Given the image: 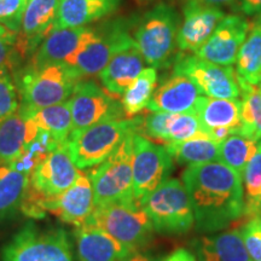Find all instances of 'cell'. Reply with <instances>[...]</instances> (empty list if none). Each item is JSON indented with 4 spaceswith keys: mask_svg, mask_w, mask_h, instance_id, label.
<instances>
[{
    "mask_svg": "<svg viewBox=\"0 0 261 261\" xmlns=\"http://www.w3.org/2000/svg\"><path fill=\"white\" fill-rule=\"evenodd\" d=\"M181 182L201 232H220L244 217L242 177L224 163L189 166L181 173Z\"/></svg>",
    "mask_w": 261,
    "mask_h": 261,
    "instance_id": "1",
    "label": "cell"
},
{
    "mask_svg": "<svg viewBox=\"0 0 261 261\" xmlns=\"http://www.w3.org/2000/svg\"><path fill=\"white\" fill-rule=\"evenodd\" d=\"M180 17L173 6L159 3L145 12L133 32V40L151 68L165 69L174 62Z\"/></svg>",
    "mask_w": 261,
    "mask_h": 261,
    "instance_id": "2",
    "label": "cell"
},
{
    "mask_svg": "<svg viewBox=\"0 0 261 261\" xmlns=\"http://www.w3.org/2000/svg\"><path fill=\"white\" fill-rule=\"evenodd\" d=\"M67 142L58 145L29 175V184L21 205V212L27 217L44 218L42 202L62 194L79 178L81 171L70 158Z\"/></svg>",
    "mask_w": 261,
    "mask_h": 261,
    "instance_id": "3",
    "label": "cell"
},
{
    "mask_svg": "<svg viewBox=\"0 0 261 261\" xmlns=\"http://www.w3.org/2000/svg\"><path fill=\"white\" fill-rule=\"evenodd\" d=\"M139 116L104 121L87 128L73 130L68 138V151L80 171L90 169L109 158L127 135L138 129Z\"/></svg>",
    "mask_w": 261,
    "mask_h": 261,
    "instance_id": "4",
    "label": "cell"
},
{
    "mask_svg": "<svg viewBox=\"0 0 261 261\" xmlns=\"http://www.w3.org/2000/svg\"><path fill=\"white\" fill-rule=\"evenodd\" d=\"M89 220L132 252L148 246L154 236L151 220L138 200L96 205Z\"/></svg>",
    "mask_w": 261,
    "mask_h": 261,
    "instance_id": "5",
    "label": "cell"
},
{
    "mask_svg": "<svg viewBox=\"0 0 261 261\" xmlns=\"http://www.w3.org/2000/svg\"><path fill=\"white\" fill-rule=\"evenodd\" d=\"M133 41L123 22H110L92 28L83 45L63 64L77 81L85 80L99 74L116 52Z\"/></svg>",
    "mask_w": 261,
    "mask_h": 261,
    "instance_id": "6",
    "label": "cell"
},
{
    "mask_svg": "<svg viewBox=\"0 0 261 261\" xmlns=\"http://www.w3.org/2000/svg\"><path fill=\"white\" fill-rule=\"evenodd\" d=\"M139 202L160 233L182 234L194 226L190 198L179 179L168 178Z\"/></svg>",
    "mask_w": 261,
    "mask_h": 261,
    "instance_id": "7",
    "label": "cell"
},
{
    "mask_svg": "<svg viewBox=\"0 0 261 261\" xmlns=\"http://www.w3.org/2000/svg\"><path fill=\"white\" fill-rule=\"evenodd\" d=\"M0 261H76L62 228H40L29 223L17 231L0 253Z\"/></svg>",
    "mask_w": 261,
    "mask_h": 261,
    "instance_id": "8",
    "label": "cell"
},
{
    "mask_svg": "<svg viewBox=\"0 0 261 261\" xmlns=\"http://www.w3.org/2000/svg\"><path fill=\"white\" fill-rule=\"evenodd\" d=\"M76 84L77 80L63 63L27 67L17 81L21 96L19 108L35 110L67 102Z\"/></svg>",
    "mask_w": 261,
    "mask_h": 261,
    "instance_id": "9",
    "label": "cell"
},
{
    "mask_svg": "<svg viewBox=\"0 0 261 261\" xmlns=\"http://www.w3.org/2000/svg\"><path fill=\"white\" fill-rule=\"evenodd\" d=\"M129 133L106 161L91 168L89 177L93 188L94 207L110 202L136 200L133 195V137Z\"/></svg>",
    "mask_w": 261,
    "mask_h": 261,
    "instance_id": "10",
    "label": "cell"
},
{
    "mask_svg": "<svg viewBox=\"0 0 261 261\" xmlns=\"http://www.w3.org/2000/svg\"><path fill=\"white\" fill-rule=\"evenodd\" d=\"M173 73L184 75L200 90L202 96L220 99H237L241 96L236 71L231 65L215 64L194 54H178Z\"/></svg>",
    "mask_w": 261,
    "mask_h": 261,
    "instance_id": "11",
    "label": "cell"
},
{
    "mask_svg": "<svg viewBox=\"0 0 261 261\" xmlns=\"http://www.w3.org/2000/svg\"><path fill=\"white\" fill-rule=\"evenodd\" d=\"M173 159L165 145L135 133L133 137V195L140 201L166 181L173 171Z\"/></svg>",
    "mask_w": 261,
    "mask_h": 261,
    "instance_id": "12",
    "label": "cell"
},
{
    "mask_svg": "<svg viewBox=\"0 0 261 261\" xmlns=\"http://www.w3.org/2000/svg\"><path fill=\"white\" fill-rule=\"evenodd\" d=\"M73 130L104 121L125 119L121 102L92 80H80L69 98Z\"/></svg>",
    "mask_w": 261,
    "mask_h": 261,
    "instance_id": "13",
    "label": "cell"
},
{
    "mask_svg": "<svg viewBox=\"0 0 261 261\" xmlns=\"http://www.w3.org/2000/svg\"><path fill=\"white\" fill-rule=\"evenodd\" d=\"M137 133L151 142L163 145L200 136L208 137L195 112L179 114L151 113L149 115L139 116Z\"/></svg>",
    "mask_w": 261,
    "mask_h": 261,
    "instance_id": "14",
    "label": "cell"
},
{
    "mask_svg": "<svg viewBox=\"0 0 261 261\" xmlns=\"http://www.w3.org/2000/svg\"><path fill=\"white\" fill-rule=\"evenodd\" d=\"M94 211L93 188L89 174L81 171L79 178L62 194L42 202L41 212L54 214L65 224L79 227L86 224Z\"/></svg>",
    "mask_w": 261,
    "mask_h": 261,
    "instance_id": "15",
    "label": "cell"
},
{
    "mask_svg": "<svg viewBox=\"0 0 261 261\" xmlns=\"http://www.w3.org/2000/svg\"><path fill=\"white\" fill-rule=\"evenodd\" d=\"M60 0H28L15 47L19 57H32L56 29Z\"/></svg>",
    "mask_w": 261,
    "mask_h": 261,
    "instance_id": "16",
    "label": "cell"
},
{
    "mask_svg": "<svg viewBox=\"0 0 261 261\" xmlns=\"http://www.w3.org/2000/svg\"><path fill=\"white\" fill-rule=\"evenodd\" d=\"M184 21L177 35V47L182 54H197L225 16L217 6L185 0L182 8Z\"/></svg>",
    "mask_w": 261,
    "mask_h": 261,
    "instance_id": "17",
    "label": "cell"
},
{
    "mask_svg": "<svg viewBox=\"0 0 261 261\" xmlns=\"http://www.w3.org/2000/svg\"><path fill=\"white\" fill-rule=\"evenodd\" d=\"M250 22L240 15H225L213 34L196 56L215 64L232 65L236 63L238 51L246 40Z\"/></svg>",
    "mask_w": 261,
    "mask_h": 261,
    "instance_id": "18",
    "label": "cell"
},
{
    "mask_svg": "<svg viewBox=\"0 0 261 261\" xmlns=\"http://www.w3.org/2000/svg\"><path fill=\"white\" fill-rule=\"evenodd\" d=\"M201 96L200 90L189 77L173 73L155 90L146 109L151 113L194 112Z\"/></svg>",
    "mask_w": 261,
    "mask_h": 261,
    "instance_id": "19",
    "label": "cell"
},
{
    "mask_svg": "<svg viewBox=\"0 0 261 261\" xmlns=\"http://www.w3.org/2000/svg\"><path fill=\"white\" fill-rule=\"evenodd\" d=\"M79 261H126L133 252L89 220L75 228Z\"/></svg>",
    "mask_w": 261,
    "mask_h": 261,
    "instance_id": "20",
    "label": "cell"
},
{
    "mask_svg": "<svg viewBox=\"0 0 261 261\" xmlns=\"http://www.w3.org/2000/svg\"><path fill=\"white\" fill-rule=\"evenodd\" d=\"M144 62L136 42H130L116 52L107 67L98 74L102 87L110 96L121 97L144 69Z\"/></svg>",
    "mask_w": 261,
    "mask_h": 261,
    "instance_id": "21",
    "label": "cell"
},
{
    "mask_svg": "<svg viewBox=\"0 0 261 261\" xmlns=\"http://www.w3.org/2000/svg\"><path fill=\"white\" fill-rule=\"evenodd\" d=\"M92 28H56L31 57L28 67L40 68L44 65L63 63L79 48L89 37Z\"/></svg>",
    "mask_w": 261,
    "mask_h": 261,
    "instance_id": "22",
    "label": "cell"
},
{
    "mask_svg": "<svg viewBox=\"0 0 261 261\" xmlns=\"http://www.w3.org/2000/svg\"><path fill=\"white\" fill-rule=\"evenodd\" d=\"M194 112L208 137L215 130L225 129L238 135L241 129V100L220 99L201 96L195 104Z\"/></svg>",
    "mask_w": 261,
    "mask_h": 261,
    "instance_id": "23",
    "label": "cell"
},
{
    "mask_svg": "<svg viewBox=\"0 0 261 261\" xmlns=\"http://www.w3.org/2000/svg\"><path fill=\"white\" fill-rule=\"evenodd\" d=\"M200 261H252L244 246L241 228L196 238L191 242Z\"/></svg>",
    "mask_w": 261,
    "mask_h": 261,
    "instance_id": "24",
    "label": "cell"
},
{
    "mask_svg": "<svg viewBox=\"0 0 261 261\" xmlns=\"http://www.w3.org/2000/svg\"><path fill=\"white\" fill-rule=\"evenodd\" d=\"M120 0H60L56 28H80L109 16Z\"/></svg>",
    "mask_w": 261,
    "mask_h": 261,
    "instance_id": "25",
    "label": "cell"
},
{
    "mask_svg": "<svg viewBox=\"0 0 261 261\" xmlns=\"http://www.w3.org/2000/svg\"><path fill=\"white\" fill-rule=\"evenodd\" d=\"M39 127L18 109L0 121V163H10L21 155L27 143L37 136Z\"/></svg>",
    "mask_w": 261,
    "mask_h": 261,
    "instance_id": "26",
    "label": "cell"
},
{
    "mask_svg": "<svg viewBox=\"0 0 261 261\" xmlns=\"http://www.w3.org/2000/svg\"><path fill=\"white\" fill-rule=\"evenodd\" d=\"M238 86H259L261 74V23L257 19L250 23L246 40L238 51L236 60Z\"/></svg>",
    "mask_w": 261,
    "mask_h": 261,
    "instance_id": "27",
    "label": "cell"
},
{
    "mask_svg": "<svg viewBox=\"0 0 261 261\" xmlns=\"http://www.w3.org/2000/svg\"><path fill=\"white\" fill-rule=\"evenodd\" d=\"M29 174L9 163H0V223L11 219L21 211Z\"/></svg>",
    "mask_w": 261,
    "mask_h": 261,
    "instance_id": "28",
    "label": "cell"
},
{
    "mask_svg": "<svg viewBox=\"0 0 261 261\" xmlns=\"http://www.w3.org/2000/svg\"><path fill=\"white\" fill-rule=\"evenodd\" d=\"M173 161L180 165L197 166L208 162L219 161V143L207 136L166 144Z\"/></svg>",
    "mask_w": 261,
    "mask_h": 261,
    "instance_id": "29",
    "label": "cell"
},
{
    "mask_svg": "<svg viewBox=\"0 0 261 261\" xmlns=\"http://www.w3.org/2000/svg\"><path fill=\"white\" fill-rule=\"evenodd\" d=\"M19 109L27 115L40 129L46 130L57 142L65 143L73 132V117L69 100L41 109Z\"/></svg>",
    "mask_w": 261,
    "mask_h": 261,
    "instance_id": "30",
    "label": "cell"
},
{
    "mask_svg": "<svg viewBox=\"0 0 261 261\" xmlns=\"http://www.w3.org/2000/svg\"><path fill=\"white\" fill-rule=\"evenodd\" d=\"M158 85V70L155 68H144L137 79L130 84L126 92L121 96V106L126 116H138L143 110L146 109L155 92Z\"/></svg>",
    "mask_w": 261,
    "mask_h": 261,
    "instance_id": "31",
    "label": "cell"
},
{
    "mask_svg": "<svg viewBox=\"0 0 261 261\" xmlns=\"http://www.w3.org/2000/svg\"><path fill=\"white\" fill-rule=\"evenodd\" d=\"M63 143L57 142L46 130L39 128L37 136L27 143L21 155L15 161L10 162L12 167L31 175V173L38 167L48 155Z\"/></svg>",
    "mask_w": 261,
    "mask_h": 261,
    "instance_id": "32",
    "label": "cell"
},
{
    "mask_svg": "<svg viewBox=\"0 0 261 261\" xmlns=\"http://www.w3.org/2000/svg\"><path fill=\"white\" fill-rule=\"evenodd\" d=\"M241 129L238 135L259 142L261 140V90L259 86H242Z\"/></svg>",
    "mask_w": 261,
    "mask_h": 261,
    "instance_id": "33",
    "label": "cell"
},
{
    "mask_svg": "<svg viewBox=\"0 0 261 261\" xmlns=\"http://www.w3.org/2000/svg\"><path fill=\"white\" fill-rule=\"evenodd\" d=\"M244 217L261 215V140L242 174Z\"/></svg>",
    "mask_w": 261,
    "mask_h": 261,
    "instance_id": "34",
    "label": "cell"
},
{
    "mask_svg": "<svg viewBox=\"0 0 261 261\" xmlns=\"http://www.w3.org/2000/svg\"><path fill=\"white\" fill-rule=\"evenodd\" d=\"M257 142L241 135H231L219 143V162L242 177L247 163L256 151Z\"/></svg>",
    "mask_w": 261,
    "mask_h": 261,
    "instance_id": "35",
    "label": "cell"
},
{
    "mask_svg": "<svg viewBox=\"0 0 261 261\" xmlns=\"http://www.w3.org/2000/svg\"><path fill=\"white\" fill-rule=\"evenodd\" d=\"M244 246L252 261H261V215L247 218L241 226Z\"/></svg>",
    "mask_w": 261,
    "mask_h": 261,
    "instance_id": "36",
    "label": "cell"
},
{
    "mask_svg": "<svg viewBox=\"0 0 261 261\" xmlns=\"http://www.w3.org/2000/svg\"><path fill=\"white\" fill-rule=\"evenodd\" d=\"M28 0H0V24L18 33Z\"/></svg>",
    "mask_w": 261,
    "mask_h": 261,
    "instance_id": "37",
    "label": "cell"
},
{
    "mask_svg": "<svg viewBox=\"0 0 261 261\" xmlns=\"http://www.w3.org/2000/svg\"><path fill=\"white\" fill-rule=\"evenodd\" d=\"M19 92L12 76L0 80V121L19 109Z\"/></svg>",
    "mask_w": 261,
    "mask_h": 261,
    "instance_id": "38",
    "label": "cell"
},
{
    "mask_svg": "<svg viewBox=\"0 0 261 261\" xmlns=\"http://www.w3.org/2000/svg\"><path fill=\"white\" fill-rule=\"evenodd\" d=\"M19 57L15 45L6 39L0 38V67H6L14 73L17 68Z\"/></svg>",
    "mask_w": 261,
    "mask_h": 261,
    "instance_id": "39",
    "label": "cell"
},
{
    "mask_svg": "<svg viewBox=\"0 0 261 261\" xmlns=\"http://www.w3.org/2000/svg\"><path fill=\"white\" fill-rule=\"evenodd\" d=\"M240 8L246 15L261 14V0H240Z\"/></svg>",
    "mask_w": 261,
    "mask_h": 261,
    "instance_id": "40",
    "label": "cell"
},
{
    "mask_svg": "<svg viewBox=\"0 0 261 261\" xmlns=\"http://www.w3.org/2000/svg\"><path fill=\"white\" fill-rule=\"evenodd\" d=\"M163 261H197L196 256L192 254L189 249L185 248H179V249L174 250L172 254L166 257Z\"/></svg>",
    "mask_w": 261,
    "mask_h": 261,
    "instance_id": "41",
    "label": "cell"
},
{
    "mask_svg": "<svg viewBox=\"0 0 261 261\" xmlns=\"http://www.w3.org/2000/svg\"><path fill=\"white\" fill-rule=\"evenodd\" d=\"M196 2H200L202 4L217 6V8H224V6L237 8V6H240V0H196Z\"/></svg>",
    "mask_w": 261,
    "mask_h": 261,
    "instance_id": "42",
    "label": "cell"
},
{
    "mask_svg": "<svg viewBox=\"0 0 261 261\" xmlns=\"http://www.w3.org/2000/svg\"><path fill=\"white\" fill-rule=\"evenodd\" d=\"M126 261H161L158 257L150 255V254L143 253L138 250V252H133L130 255L128 256V259Z\"/></svg>",
    "mask_w": 261,
    "mask_h": 261,
    "instance_id": "43",
    "label": "cell"
},
{
    "mask_svg": "<svg viewBox=\"0 0 261 261\" xmlns=\"http://www.w3.org/2000/svg\"><path fill=\"white\" fill-rule=\"evenodd\" d=\"M16 37H17V33H14V32L9 31V29L5 28L4 25L0 24V38L6 39V40H9L10 42H12V44L15 45Z\"/></svg>",
    "mask_w": 261,
    "mask_h": 261,
    "instance_id": "44",
    "label": "cell"
},
{
    "mask_svg": "<svg viewBox=\"0 0 261 261\" xmlns=\"http://www.w3.org/2000/svg\"><path fill=\"white\" fill-rule=\"evenodd\" d=\"M12 71L9 69V68L6 67H0V80L4 79V77H8V76H12Z\"/></svg>",
    "mask_w": 261,
    "mask_h": 261,
    "instance_id": "45",
    "label": "cell"
},
{
    "mask_svg": "<svg viewBox=\"0 0 261 261\" xmlns=\"http://www.w3.org/2000/svg\"><path fill=\"white\" fill-rule=\"evenodd\" d=\"M256 19H257V21H259L260 23H261V14H259V15L256 16Z\"/></svg>",
    "mask_w": 261,
    "mask_h": 261,
    "instance_id": "46",
    "label": "cell"
},
{
    "mask_svg": "<svg viewBox=\"0 0 261 261\" xmlns=\"http://www.w3.org/2000/svg\"><path fill=\"white\" fill-rule=\"evenodd\" d=\"M259 87H260V90H261V74H260V81H259Z\"/></svg>",
    "mask_w": 261,
    "mask_h": 261,
    "instance_id": "47",
    "label": "cell"
},
{
    "mask_svg": "<svg viewBox=\"0 0 261 261\" xmlns=\"http://www.w3.org/2000/svg\"><path fill=\"white\" fill-rule=\"evenodd\" d=\"M142 2H148V0H142Z\"/></svg>",
    "mask_w": 261,
    "mask_h": 261,
    "instance_id": "48",
    "label": "cell"
}]
</instances>
